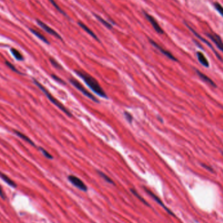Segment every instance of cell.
Masks as SVG:
<instances>
[{"instance_id":"cell-1","label":"cell","mask_w":223,"mask_h":223,"mask_svg":"<svg viewBox=\"0 0 223 223\" xmlns=\"http://www.w3.org/2000/svg\"><path fill=\"white\" fill-rule=\"evenodd\" d=\"M74 72L77 73L80 78H82L87 85L90 87V88H91V90H92L95 93H97L98 95L103 98H107L106 93L103 90V89H102V87L100 86V84L97 82V80L96 79L91 77L90 74H89L87 73L84 72V71H82L80 70H74Z\"/></svg>"},{"instance_id":"cell-2","label":"cell","mask_w":223,"mask_h":223,"mask_svg":"<svg viewBox=\"0 0 223 223\" xmlns=\"http://www.w3.org/2000/svg\"><path fill=\"white\" fill-rule=\"evenodd\" d=\"M33 82L35 83V85L37 86V87H38L39 88H40V90H41V91L44 93V94L46 95V96L47 97L48 99L49 100H50L53 105H56V106L57 107V108H60L62 112H64L65 114L67 115L68 116H69V117H72V114L70 113V112L67 108H65V106L63 105H62L60 101H57V100L56 99L55 97H53L50 94V93L48 92V91L47 90H46V88L44 87L42 85V84H40L39 82H37V80H35V79H33Z\"/></svg>"},{"instance_id":"cell-3","label":"cell","mask_w":223,"mask_h":223,"mask_svg":"<svg viewBox=\"0 0 223 223\" xmlns=\"http://www.w3.org/2000/svg\"><path fill=\"white\" fill-rule=\"evenodd\" d=\"M69 82H70L71 84H72L76 88L78 89V90L80 91H81L84 95L86 96L87 97H88L89 99H90L91 100L93 101L94 102H99V100H98V99H97V98H96L94 95H93V94H91V93L89 92V91L86 90V89L85 87H84L82 85V84H80V83L77 80H76V79H74V78H69Z\"/></svg>"},{"instance_id":"cell-4","label":"cell","mask_w":223,"mask_h":223,"mask_svg":"<svg viewBox=\"0 0 223 223\" xmlns=\"http://www.w3.org/2000/svg\"><path fill=\"white\" fill-rule=\"evenodd\" d=\"M68 180L78 189L81 190L82 191H84V192H87V187L78 177L75 176H73V175H70L68 176Z\"/></svg>"},{"instance_id":"cell-5","label":"cell","mask_w":223,"mask_h":223,"mask_svg":"<svg viewBox=\"0 0 223 223\" xmlns=\"http://www.w3.org/2000/svg\"><path fill=\"white\" fill-rule=\"evenodd\" d=\"M144 190L146 192V193H148V194L150 196V197L155 200V201L156 202H157L158 204H159L160 206H161L163 208H164V209H165V211H166L168 214H170V215H172V216H173V217H175V214L173 213L171 210H170V209H168L166 206H165L164 204L162 202V200H160V198H159L157 195H155V194L153 193H152V192H151L150 190H149V189H148L147 188H146V187H144Z\"/></svg>"},{"instance_id":"cell-6","label":"cell","mask_w":223,"mask_h":223,"mask_svg":"<svg viewBox=\"0 0 223 223\" xmlns=\"http://www.w3.org/2000/svg\"><path fill=\"white\" fill-rule=\"evenodd\" d=\"M184 24H185V26L187 27V28H188L190 31H191V32L192 33H193L194 35H195V36L196 37H197V38H198L199 39H200V40H201V41H202V42H204L205 44H207V45L208 46H209V47H210L211 48V50L214 52V53H215V54L216 55V56L218 57V59H219V60H221V61H222V58H221V57L219 56V54H218V53L216 52V50H215V49H214V48L213 47V46L211 45V43H209V41H207V40L206 39H205L204 37H202V36H201V35H200L199 33H198L197 32H196V31L193 28H191V27L188 24H187V22H184Z\"/></svg>"},{"instance_id":"cell-7","label":"cell","mask_w":223,"mask_h":223,"mask_svg":"<svg viewBox=\"0 0 223 223\" xmlns=\"http://www.w3.org/2000/svg\"><path fill=\"white\" fill-rule=\"evenodd\" d=\"M143 13L144 14L145 16L148 20L150 22L151 24L152 25L153 28L155 29V30L159 34H163L164 33V31L163 30V29L160 28L159 24L157 23V22L155 20V19L153 16H151L150 15H149L148 13H147L145 11H143Z\"/></svg>"},{"instance_id":"cell-8","label":"cell","mask_w":223,"mask_h":223,"mask_svg":"<svg viewBox=\"0 0 223 223\" xmlns=\"http://www.w3.org/2000/svg\"><path fill=\"white\" fill-rule=\"evenodd\" d=\"M206 35L215 44V45L217 46V48L223 52V43L219 35H218L217 34L214 33H206Z\"/></svg>"},{"instance_id":"cell-9","label":"cell","mask_w":223,"mask_h":223,"mask_svg":"<svg viewBox=\"0 0 223 223\" xmlns=\"http://www.w3.org/2000/svg\"><path fill=\"white\" fill-rule=\"evenodd\" d=\"M37 23L38 24V25L41 27V28H43L44 31H46L47 33H48L49 34H50L53 36H54L55 37L59 39L60 40H62L61 37L60 36V35H59L57 33L55 30H53V29H52L50 27H49L48 26H47L46 24H44V22H43L41 20H37Z\"/></svg>"},{"instance_id":"cell-10","label":"cell","mask_w":223,"mask_h":223,"mask_svg":"<svg viewBox=\"0 0 223 223\" xmlns=\"http://www.w3.org/2000/svg\"><path fill=\"white\" fill-rule=\"evenodd\" d=\"M149 41L150 43H151V44H152V45H153V46H155L156 48H157L159 50H160V52H162L164 56H166V57H168L169 59H170V60H173V61H177V60L176 58V57H175L174 56H173L172 54V53H171L170 52H168V51H167V50H164V49L163 48H162V47L160 46V45H159V44H158L157 43H155L154 41H153L152 39H149Z\"/></svg>"},{"instance_id":"cell-11","label":"cell","mask_w":223,"mask_h":223,"mask_svg":"<svg viewBox=\"0 0 223 223\" xmlns=\"http://www.w3.org/2000/svg\"><path fill=\"white\" fill-rule=\"evenodd\" d=\"M196 72H197V74L198 75V77L200 78H201L203 80V81H204L205 82L208 83V84H209V85H211L213 87H217L216 84L215 82H214L210 78H209L208 77H207V76L206 74H204L202 72H200V71L198 70H196Z\"/></svg>"},{"instance_id":"cell-12","label":"cell","mask_w":223,"mask_h":223,"mask_svg":"<svg viewBox=\"0 0 223 223\" xmlns=\"http://www.w3.org/2000/svg\"><path fill=\"white\" fill-rule=\"evenodd\" d=\"M197 56L198 60V61H199V62L200 63H201L203 66H204L205 67H209V62H208L206 57H205V56L203 54L202 52H197Z\"/></svg>"},{"instance_id":"cell-13","label":"cell","mask_w":223,"mask_h":223,"mask_svg":"<svg viewBox=\"0 0 223 223\" xmlns=\"http://www.w3.org/2000/svg\"><path fill=\"white\" fill-rule=\"evenodd\" d=\"M0 177H1L2 179L4 181H5L8 185H9V186L12 187V188H16L17 185H16V184H15V182L13 181H12V180H11L10 178L9 177L7 176H6L5 174H4L3 173H2V172H0Z\"/></svg>"},{"instance_id":"cell-14","label":"cell","mask_w":223,"mask_h":223,"mask_svg":"<svg viewBox=\"0 0 223 223\" xmlns=\"http://www.w3.org/2000/svg\"><path fill=\"white\" fill-rule=\"evenodd\" d=\"M78 25L80 26V27H81V28H82L84 31H85L86 32H87L89 35H91V36L93 38H94L95 39H96V40H97V41H99V39H98V37H97V35H96L94 33H93V32H92V31H91L90 28H89L87 26H86L85 24H83L82 22H78Z\"/></svg>"},{"instance_id":"cell-15","label":"cell","mask_w":223,"mask_h":223,"mask_svg":"<svg viewBox=\"0 0 223 223\" xmlns=\"http://www.w3.org/2000/svg\"><path fill=\"white\" fill-rule=\"evenodd\" d=\"M14 132H15V133L16 134V135L20 137V138H21L22 139H23L24 140L26 141L27 142H28V143H29V144L32 145V146H34V147H36V145H35V144H34V142H33L32 140H31L29 138H28V136H26L25 135H24L23 133H22V132H20V131H16V130H15V131H14Z\"/></svg>"},{"instance_id":"cell-16","label":"cell","mask_w":223,"mask_h":223,"mask_svg":"<svg viewBox=\"0 0 223 223\" xmlns=\"http://www.w3.org/2000/svg\"><path fill=\"white\" fill-rule=\"evenodd\" d=\"M29 30H30L31 32H32L33 34H34L35 35V36H36L37 37H38L39 39H41L42 41H43L44 43H45L48 44H50V43L48 42L47 39L45 37H44L43 35H42L41 33H39V32H37V30H35L34 29H32V28L29 29Z\"/></svg>"},{"instance_id":"cell-17","label":"cell","mask_w":223,"mask_h":223,"mask_svg":"<svg viewBox=\"0 0 223 223\" xmlns=\"http://www.w3.org/2000/svg\"><path fill=\"white\" fill-rule=\"evenodd\" d=\"M11 52L12 53V54L13 55V56H14L17 60L22 61L24 60V57L22 56V55L21 54L19 50H17L16 49L12 48L11 49Z\"/></svg>"},{"instance_id":"cell-18","label":"cell","mask_w":223,"mask_h":223,"mask_svg":"<svg viewBox=\"0 0 223 223\" xmlns=\"http://www.w3.org/2000/svg\"><path fill=\"white\" fill-rule=\"evenodd\" d=\"M130 190H131V192L132 193V194L134 196H135V197H136L138 200H139L140 201H141V202H142V203H143L144 204H145L146 206H149V204H148V202H147L146 201V200H145L143 198H142L139 194L138 193V192H137L136 190H135L134 189H130Z\"/></svg>"},{"instance_id":"cell-19","label":"cell","mask_w":223,"mask_h":223,"mask_svg":"<svg viewBox=\"0 0 223 223\" xmlns=\"http://www.w3.org/2000/svg\"><path fill=\"white\" fill-rule=\"evenodd\" d=\"M93 15H94V16L98 19V20H99V22H101V23L103 24L105 27H106L107 28H108V29L112 28V25H111L110 24H109L108 22H107L106 20H105L103 19H102V17H101L100 16H99L98 15H96V14H93Z\"/></svg>"},{"instance_id":"cell-20","label":"cell","mask_w":223,"mask_h":223,"mask_svg":"<svg viewBox=\"0 0 223 223\" xmlns=\"http://www.w3.org/2000/svg\"><path fill=\"white\" fill-rule=\"evenodd\" d=\"M97 172H98V173H99V175L102 178V179H104L107 183H109V184H110L114 185V183L112 181V180L110 179V178L106 174H105V173H103L102 172H101V171H97Z\"/></svg>"},{"instance_id":"cell-21","label":"cell","mask_w":223,"mask_h":223,"mask_svg":"<svg viewBox=\"0 0 223 223\" xmlns=\"http://www.w3.org/2000/svg\"><path fill=\"white\" fill-rule=\"evenodd\" d=\"M48 1L52 3V5L53 7H54L56 9H57V11H58L60 13H61L62 15H63L64 16H67L66 13H65L63 10H62L58 6V5H57V4L56 3V2H55V0H48Z\"/></svg>"},{"instance_id":"cell-22","label":"cell","mask_w":223,"mask_h":223,"mask_svg":"<svg viewBox=\"0 0 223 223\" xmlns=\"http://www.w3.org/2000/svg\"><path fill=\"white\" fill-rule=\"evenodd\" d=\"M213 5L215 7V9L219 12V14L223 17V7H222V5L219 3L218 2H215L213 3Z\"/></svg>"},{"instance_id":"cell-23","label":"cell","mask_w":223,"mask_h":223,"mask_svg":"<svg viewBox=\"0 0 223 223\" xmlns=\"http://www.w3.org/2000/svg\"><path fill=\"white\" fill-rule=\"evenodd\" d=\"M39 150L41 151V152L43 153V154L44 156H45V157H46V158H48V159H53V157H52V156L50 153H49L46 150L44 149V148H39Z\"/></svg>"},{"instance_id":"cell-24","label":"cell","mask_w":223,"mask_h":223,"mask_svg":"<svg viewBox=\"0 0 223 223\" xmlns=\"http://www.w3.org/2000/svg\"><path fill=\"white\" fill-rule=\"evenodd\" d=\"M5 64L7 65V67H9L11 69H12L13 71H15V72L19 73V74H22L19 70H17V69L15 67L14 65H13L11 63H10V62H9V61H5Z\"/></svg>"},{"instance_id":"cell-25","label":"cell","mask_w":223,"mask_h":223,"mask_svg":"<svg viewBox=\"0 0 223 223\" xmlns=\"http://www.w3.org/2000/svg\"><path fill=\"white\" fill-rule=\"evenodd\" d=\"M50 61L51 62L52 65L54 67L57 68V69H62V67L61 66V65L58 63V62H57L56 60H55L53 58H50Z\"/></svg>"},{"instance_id":"cell-26","label":"cell","mask_w":223,"mask_h":223,"mask_svg":"<svg viewBox=\"0 0 223 223\" xmlns=\"http://www.w3.org/2000/svg\"><path fill=\"white\" fill-rule=\"evenodd\" d=\"M125 118L127 120V121L129 122V123H132V116L131 115V114L130 113H129L128 112H125Z\"/></svg>"},{"instance_id":"cell-27","label":"cell","mask_w":223,"mask_h":223,"mask_svg":"<svg viewBox=\"0 0 223 223\" xmlns=\"http://www.w3.org/2000/svg\"><path fill=\"white\" fill-rule=\"evenodd\" d=\"M52 77L53 79H54L55 80H56L57 82H60V84H63V85H65V84H66V83L63 81V80L61 79V78H59L58 77H57V76H56V75H55V74H52Z\"/></svg>"},{"instance_id":"cell-28","label":"cell","mask_w":223,"mask_h":223,"mask_svg":"<svg viewBox=\"0 0 223 223\" xmlns=\"http://www.w3.org/2000/svg\"><path fill=\"white\" fill-rule=\"evenodd\" d=\"M202 166L204 168H205L206 169H207L208 170L210 171L211 172H213V168H212L211 167L209 166H208V165H206V164H202Z\"/></svg>"},{"instance_id":"cell-29","label":"cell","mask_w":223,"mask_h":223,"mask_svg":"<svg viewBox=\"0 0 223 223\" xmlns=\"http://www.w3.org/2000/svg\"><path fill=\"white\" fill-rule=\"evenodd\" d=\"M0 197H1V198L3 200H5V194H4L3 191V189L2 188L1 185H0Z\"/></svg>"},{"instance_id":"cell-30","label":"cell","mask_w":223,"mask_h":223,"mask_svg":"<svg viewBox=\"0 0 223 223\" xmlns=\"http://www.w3.org/2000/svg\"><path fill=\"white\" fill-rule=\"evenodd\" d=\"M222 155H223V152H222Z\"/></svg>"}]
</instances>
